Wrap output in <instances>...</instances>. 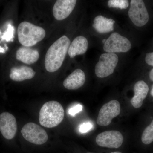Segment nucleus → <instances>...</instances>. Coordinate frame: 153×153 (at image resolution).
<instances>
[{
  "label": "nucleus",
  "instance_id": "nucleus-1",
  "mask_svg": "<svg viewBox=\"0 0 153 153\" xmlns=\"http://www.w3.org/2000/svg\"><path fill=\"white\" fill-rule=\"evenodd\" d=\"M70 45L69 38L63 36L49 47L46 53L44 62L45 68L47 71L55 72L61 67Z\"/></svg>",
  "mask_w": 153,
  "mask_h": 153
},
{
  "label": "nucleus",
  "instance_id": "nucleus-2",
  "mask_svg": "<svg viewBox=\"0 0 153 153\" xmlns=\"http://www.w3.org/2000/svg\"><path fill=\"white\" fill-rule=\"evenodd\" d=\"M64 111L62 105L56 101L47 102L41 107L39 113V122L45 127L52 128L63 121Z\"/></svg>",
  "mask_w": 153,
  "mask_h": 153
},
{
  "label": "nucleus",
  "instance_id": "nucleus-3",
  "mask_svg": "<svg viewBox=\"0 0 153 153\" xmlns=\"http://www.w3.org/2000/svg\"><path fill=\"white\" fill-rule=\"evenodd\" d=\"M18 36L20 44L24 47H31L44 39L46 31L41 27L24 22L18 27Z\"/></svg>",
  "mask_w": 153,
  "mask_h": 153
},
{
  "label": "nucleus",
  "instance_id": "nucleus-4",
  "mask_svg": "<svg viewBox=\"0 0 153 153\" xmlns=\"http://www.w3.org/2000/svg\"><path fill=\"white\" fill-rule=\"evenodd\" d=\"M118 60L117 55L114 53H106L101 55L95 66L96 76L99 78H104L113 74Z\"/></svg>",
  "mask_w": 153,
  "mask_h": 153
},
{
  "label": "nucleus",
  "instance_id": "nucleus-5",
  "mask_svg": "<svg viewBox=\"0 0 153 153\" xmlns=\"http://www.w3.org/2000/svg\"><path fill=\"white\" fill-rule=\"evenodd\" d=\"M21 133L25 140L35 145H41L47 142L48 135L40 126L33 123H29L23 127Z\"/></svg>",
  "mask_w": 153,
  "mask_h": 153
},
{
  "label": "nucleus",
  "instance_id": "nucleus-6",
  "mask_svg": "<svg viewBox=\"0 0 153 153\" xmlns=\"http://www.w3.org/2000/svg\"><path fill=\"white\" fill-rule=\"evenodd\" d=\"M128 16L134 25L139 27L144 26L149 19L147 10L142 0L131 1Z\"/></svg>",
  "mask_w": 153,
  "mask_h": 153
},
{
  "label": "nucleus",
  "instance_id": "nucleus-7",
  "mask_svg": "<svg viewBox=\"0 0 153 153\" xmlns=\"http://www.w3.org/2000/svg\"><path fill=\"white\" fill-rule=\"evenodd\" d=\"M120 112V105L118 101L112 100L108 102L100 108L97 123L102 126L109 125L113 119L118 116Z\"/></svg>",
  "mask_w": 153,
  "mask_h": 153
},
{
  "label": "nucleus",
  "instance_id": "nucleus-8",
  "mask_svg": "<svg viewBox=\"0 0 153 153\" xmlns=\"http://www.w3.org/2000/svg\"><path fill=\"white\" fill-rule=\"evenodd\" d=\"M131 48V44L127 38L117 33H113L104 44L103 49L108 53L126 52Z\"/></svg>",
  "mask_w": 153,
  "mask_h": 153
},
{
  "label": "nucleus",
  "instance_id": "nucleus-9",
  "mask_svg": "<svg viewBox=\"0 0 153 153\" xmlns=\"http://www.w3.org/2000/svg\"><path fill=\"white\" fill-rule=\"evenodd\" d=\"M95 140L100 146L117 149L122 145L123 137L120 132L117 131H108L99 134Z\"/></svg>",
  "mask_w": 153,
  "mask_h": 153
},
{
  "label": "nucleus",
  "instance_id": "nucleus-10",
  "mask_svg": "<svg viewBox=\"0 0 153 153\" xmlns=\"http://www.w3.org/2000/svg\"><path fill=\"white\" fill-rule=\"evenodd\" d=\"M16 120L13 114L4 112L0 114V131L6 139L13 138L16 134Z\"/></svg>",
  "mask_w": 153,
  "mask_h": 153
},
{
  "label": "nucleus",
  "instance_id": "nucleus-11",
  "mask_svg": "<svg viewBox=\"0 0 153 153\" xmlns=\"http://www.w3.org/2000/svg\"><path fill=\"white\" fill-rule=\"evenodd\" d=\"M76 3L75 0H58L53 6V16L56 20L62 21L72 13Z\"/></svg>",
  "mask_w": 153,
  "mask_h": 153
},
{
  "label": "nucleus",
  "instance_id": "nucleus-12",
  "mask_svg": "<svg viewBox=\"0 0 153 153\" xmlns=\"http://www.w3.org/2000/svg\"><path fill=\"white\" fill-rule=\"evenodd\" d=\"M85 81L84 71L80 69H76L65 79L63 82V86L69 90H76L82 87Z\"/></svg>",
  "mask_w": 153,
  "mask_h": 153
},
{
  "label": "nucleus",
  "instance_id": "nucleus-13",
  "mask_svg": "<svg viewBox=\"0 0 153 153\" xmlns=\"http://www.w3.org/2000/svg\"><path fill=\"white\" fill-rule=\"evenodd\" d=\"M149 91V86L145 81L140 80L135 83L134 86V94L131 100V103L134 108H139L142 106Z\"/></svg>",
  "mask_w": 153,
  "mask_h": 153
},
{
  "label": "nucleus",
  "instance_id": "nucleus-14",
  "mask_svg": "<svg viewBox=\"0 0 153 153\" xmlns=\"http://www.w3.org/2000/svg\"><path fill=\"white\" fill-rule=\"evenodd\" d=\"M40 55L38 50L30 47H20L16 54L17 60L28 65L36 63Z\"/></svg>",
  "mask_w": 153,
  "mask_h": 153
},
{
  "label": "nucleus",
  "instance_id": "nucleus-15",
  "mask_svg": "<svg viewBox=\"0 0 153 153\" xmlns=\"http://www.w3.org/2000/svg\"><path fill=\"white\" fill-rule=\"evenodd\" d=\"M87 39L82 36L76 37L72 41L68 49V54L70 58H73L76 55L85 54L88 48Z\"/></svg>",
  "mask_w": 153,
  "mask_h": 153
},
{
  "label": "nucleus",
  "instance_id": "nucleus-16",
  "mask_svg": "<svg viewBox=\"0 0 153 153\" xmlns=\"http://www.w3.org/2000/svg\"><path fill=\"white\" fill-rule=\"evenodd\" d=\"M36 72L33 68L27 66L13 67L11 68L10 77L11 79L17 82H21L33 78Z\"/></svg>",
  "mask_w": 153,
  "mask_h": 153
},
{
  "label": "nucleus",
  "instance_id": "nucleus-17",
  "mask_svg": "<svg viewBox=\"0 0 153 153\" xmlns=\"http://www.w3.org/2000/svg\"><path fill=\"white\" fill-rule=\"evenodd\" d=\"M92 25L94 30L100 33H106L114 30L115 21L102 16H97L94 20Z\"/></svg>",
  "mask_w": 153,
  "mask_h": 153
},
{
  "label": "nucleus",
  "instance_id": "nucleus-18",
  "mask_svg": "<svg viewBox=\"0 0 153 153\" xmlns=\"http://www.w3.org/2000/svg\"><path fill=\"white\" fill-rule=\"evenodd\" d=\"M7 30L4 33H2L1 36H0V43L1 41H6L7 42H13L14 41L15 28L11 24L10 22L6 23Z\"/></svg>",
  "mask_w": 153,
  "mask_h": 153
},
{
  "label": "nucleus",
  "instance_id": "nucleus-19",
  "mask_svg": "<svg viewBox=\"0 0 153 153\" xmlns=\"http://www.w3.org/2000/svg\"><path fill=\"white\" fill-rule=\"evenodd\" d=\"M142 142L146 145H149L153 142V120L143 131Z\"/></svg>",
  "mask_w": 153,
  "mask_h": 153
},
{
  "label": "nucleus",
  "instance_id": "nucleus-20",
  "mask_svg": "<svg viewBox=\"0 0 153 153\" xmlns=\"http://www.w3.org/2000/svg\"><path fill=\"white\" fill-rule=\"evenodd\" d=\"M108 6L109 8L123 10L128 7L129 2L127 0H110L108 2Z\"/></svg>",
  "mask_w": 153,
  "mask_h": 153
},
{
  "label": "nucleus",
  "instance_id": "nucleus-21",
  "mask_svg": "<svg viewBox=\"0 0 153 153\" xmlns=\"http://www.w3.org/2000/svg\"><path fill=\"white\" fill-rule=\"evenodd\" d=\"M93 127L91 123L87 122L82 123L79 127V131L82 133H85L90 130Z\"/></svg>",
  "mask_w": 153,
  "mask_h": 153
},
{
  "label": "nucleus",
  "instance_id": "nucleus-22",
  "mask_svg": "<svg viewBox=\"0 0 153 153\" xmlns=\"http://www.w3.org/2000/svg\"><path fill=\"white\" fill-rule=\"evenodd\" d=\"M82 106L80 104L76 105L68 109V114L72 116H75L76 114L78 113L82 110Z\"/></svg>",
  "mask_w": 153,
  "mask_h": 153
},
{
  "label": "nucleus",
  "instance_id": "nucleus-23",
  "mask_svg": "<svg viewBox=\"0 0 153 153\" xmlns=\"http://www.w3.org/2000/svg\"><path fill=\"white\" fill-rule=\"evenodd\" d=\"M145 60L148 65L153 66V52L147 54Z\"/></svg>",
  "mask_w": 153,
  "mask_h": 153
},
{
  "label": "nucleus",
  "instance_id": "nucleus-24",
  "mask_svg": "<svg viewBox=\"0 0 153 153\" xmlns=\"http://www.w3.org/2000/svg\"><path fill=\"white\" fill-rule=\"evenodd\" d=\"M4 45V48H3V47L0 46V53L4 54V53H5L6 51L8 49V47L7 46V44H5Z\"/></svg>",
  "mask_w": 153,
  "mask_h": 153
},
{
  "label": "nucleus",
  "instance_id": "nucleus-25",
  "mask_svg": "<svg viewBox=\"0 0 153 153\" xmlns=\"http://www.w3.org/2000/svg\"><path fill=\"white\" fill-rule=\"evenodd\" d=\"M149 78L153 82V68L150 72Z\"/></svg>",
  "mask_w": 153,
  "mask_h": 153
},
{
  "label": "nucleus",
  "instance_id": "nucleus-26",
  "mask_svg": "<svg viewBox=\"0 0 153 153\" xmlns=\"http://www.w3.org/2000/svg\"><path fill=\"white\" fill-rule=\"evenodd\" d=\"M151 94L153 97V85H152V89H151Z\"/></svg>",
  "mask_w": 153,
  "mask_h": 153
},
{
  "label": "nucleus",
  "instance_id": "nucleus-27",
  "mask_svg": "<svg viewBox=\"0 0 153 153\" xmlns=\"http://www.w3.org/2000/svg\"><path fill=\"white\" fill-rule=\"evenodd\" d=\"M107 39H103V40H102V43H103V44H105V42H106Z\"/></svg>",
  "mask_w": 153,
  "mask_h": 153
},
{
  "label": "nucleus",
  "instance_id": "nucleus-28",
  "mask_svg": "<svg viewBox=\"0 0 153 153\" xmlns=\"http://www.w3.org/2000/svg\"><path fill=\"white\" fill-rule=\"evenodd\" d=\"M111 153H122L121 152H111Z\"/></svg>",
  "mask_w": 153,
  "mask_h": 153
},
{
  "label": "nucleus",
  "instance_id": "nucleus-29",
  "mask_svg": "<svg viewBox=\"0 0 153 153\" xmlns=\"http://www.w3.org/2000/svg\"><path fill=\"white\" fill-rule=\"evenodd\" d=\"M92 153L88 152V153Z\"/></svg>",
  "mask_w": 153,
  "mask_h": 153
}]
</instances>
